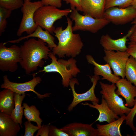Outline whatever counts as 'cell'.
I'll use <instances>...</instances> for the list:
<instances>
[{
	"label": "cell",
	"instance_id": "cell-1",
	"mask_svg": "<svg viewBox=\"0 0 136 136\" xmlns=\"http://www.w3.org/2000/svg\"><path fill=\"white\" fill-rule=\"evenodd\" d=\"M46 43L41 39L31 38L20 46L21 59L19 63L27 74L42 67L48 59L50 50Z\"/></svg>",
	"mask_w": 136,
	"mask_h": 136
},
{
	"label": "cell",
	"instance_id": "cell-2",
	"mask_svg": "<svg viewBox=\"0 0 136 136\" xmlns=\"http://www.w3.org/2000/svg\"><path fill=\"white\" fill-rule=\"evenodd\" d=\"M66 27L63 29L62 26L57 27L54 30V35L58 40V45L52 50L54 55L59 58L65 56L74 58L81 53L83 44L78 33H74L72 30V21L67 17Z\"/></svg>",
	"mask_w": 136,
	"mask_h": 136
},
{
	"label": "cell",
	"instance_id": "cell-3",
	"mask_svg": "<svg viewBox=\"0 0 136 136\" xmlns=\"http://www.w3.org/2000/svg\"><path fill=\"white\" fill-rule=\"evenodd\" d=\"M49 57L51 59V63L44 67L43 69L38 73L44 72L45 73L57 72L61 76L62 83L64 87H68L71 80L76 77L80 72L76 65L77 61L73 58L67 60L57 58L52 52H50Z\"/></svg>",
	"mask_w": 136,
	"mask_h": 136
},
{
	"label": "cell",
	"instance_id": "cell-4",
	"mask_svg": "<svg viewBox=\"0 0 136 136\" xmlns=\"http://www.w3.org/2000/svg\"><path fill=\"white\" fill-rule=\"evenodd\" d=\"M72 11L70 8L61 9L54 6H43L35 12L34 21L37 25L53 33L55 29L54 22L63 16H67Z\"/></svg>",
	"mask_w": 136,
	"mask_h": 136
},
{
	"label": "cell",
	"instance_id": "cell-5",
	"mask_svg": "<svg viewBox=\"0 0 136 136\" xmlns=\"http://www.w3.org/2000/svg\"><path fill=\"white\" fill-rule=\"evenodd\" d=\"M70 18L75 22L72 27L73 32L81 30L95 33L110 23L104 17L96 18L88 15H81L76 9L72 10Z\"/></svg>",
	"mask_w": 136,
	"mask_h": 136
},
{
	"label": "cell",
	"instance_id": "cell-6",
	"mask_svg": "<svg viewBox=\"0 0 136 136\" xmlns=\"http://www.w3.org/2000/svg\"><path fill=\"white\" fill-rule=\"evenodd\" d=\"M99 84L101 89L100 93L110 109L118 116L128 114L131 109L125 106L122 98L116 93V84H109L101 82H99Z\"/></svg>",
	"mask_w": 136,
	"mask_h": 136
},
{
	"label": "cell",
	"instance_id": "cell-7",
	"mask_svg": "<svg viewBox=\"0 0 136 136\" xmlns=\"http://www.w3.org/2000/svg\"><path fill=\"white\" fill-rule=\"evenodd\" d=\"M43 6L40 1L32 2L28 0H24L21 7L22 17L17 33V36H20L24 32L30 34L35 30L38 25L34 21V14L38 8Z\"/></svg>",
	"mask_w": 136,
	"mask_h": 136
},
{
	"label": "cell",
	"instance_id": "cell-8",
	"mask_svg": "<svg viewBox=\"0 0 136 136\" xmlns=\"http://www.w3.org/2000/svg\"><path fill=\"white\" fill-rule=\"evenodd\" d=\"M5 45L2 42L0 43V69L3 72H14L21 60V48L15 45L9 47Z\"/></svg>",
	"mask_w": 136,
	"mask_h": 136
},
{
	"label": "cell",
	"instance_id": "cell-9",
	"mask_svg": "<svg viewBox=\"0 0 136 136\" xmlns=\"http://www.w3.org/2000/svg\"><path fill=\"white\" fill-rule=\"evenodd\" d=\"M32 75L33 78L30 81L23 83H18L10 81L7 76L5 75L3 77L4 83L1 85V87L10 89L20 95L25 94V92L27 91H32L36 94L40 99L49 97L50 95L49 93L41 94L35 91L34 89L35 87L40 83L42 79L39 76L36 77V73L33 74Z\"/></svg>",
	"mask_w": 136,
	"mask_h": 136
},
{
	"label": "cell",
	"instance_id": "cell-10",
	"mask_svg": "<svg viewBox=\"0 0 136 136\" xmlns=\"http://www.w3.org/2000/svg\"><path fill=\"white\" fill-rule=\"evenodd\" d=\"M89 77L92 83V86L85 92L80 94L77 93L75 90V85L79 84L78 80L75 78H73L71 80L69 86L72 91L73 99L72 103L67 107V110L69 111L72 110L78 104L82 102L89 101L92 102L99 103V99L96 96L94 91L97 81L100 79L99 77V76L94 75Z\"/></svg>",
	"mask_w": 136,
	"mask_h": 136
},
{
	"label": "cell",
	"instance_id": "cell-11",
	"mask_svg": "<svg viewBox=\"0 0 136 136\" xmlns=\"http://www.w3.org/2000/svg\"><path fill=\"white\" fill-rule=\"evenodd\" d=\"M103 17L115 25L124 24L136 18V9L131 6L125 8L111 7L105 10Z\"/></svg>",
	"mask_w": 136,
	"mask_h": 136
},
{
	"label": "cell",
	"instance_id": "cell-12",
	"mask_svg": "<svg viewBox=\"0 0 136 136\" xmlns=\"http://www.w3.org/2000/svg\"><path fill=\"white\" fill-rule=\"evenodd\" d=\"M104 60L109 65L114 74L122 78L125 77V70L127 62L130 56L126 51L104 50Z\"/></svg>",
	"mask_w": 136,
	"mask_h": 136
},
{
	"label": "cell",
	"instance_id": "cell-13",
	"mask_svg": "<svg viewBox=\"0 0 136 136\" xmlns=\"http://www.w3.org/2000/svg\"><path fill=\"white\" fill-rule=\"evenodd\" d=\"M136 27V25H133L126 35L117 39H112L107 34L103 35L100 39V44L104 50L125 51L127 48L126 44L128 40L127 38L131 34Z\"/></svg>",
	"mask_w": 136,
	"mask_h": 136
},
{
	"label": "cell",
	"instance_id": "cell-14",
	"mask_svg": "<svg viewBox=\"0 0 136 136\" xmlns=\"http://www.w3.org/2000/svg\"><path fill=\"white\" fill-rule=\"evenodd\" d=\"M117 89L116 93L125 99V106L128 107L133 106L136 97V87L125 78L120 79L115 84Z\"/></svg>",
	"mask_w": 136,
	"mask_h": 136
},
{
	"label": "cell",
	"instance_id": "cell-15",
	"mask_svg": "<svg viewBox=\"0 0 136 136\" xmlns=\"http://www.w3.org/2000/svg\"><path fill=\"white\" fill-rule=\"evenodd\" d=\"M92 124L74 122L68 124L60 129L69 136H97V130L93 127Z\"/></svg>",
	"mask_w": 136,
	"mask_h": 136
},
{
	"label": "cell",
	"instance_id": "cell-16",
	"mask_svg": "<svg viewBox=\"0 0 136 136\" xmlns=\"http://www.w3.org/2000/svg\"><path fill=\"white\" fill-rule=\"evenodd\" d=\"M105 0H81L83 14L96 18H103Z\"/></svg>",
	"mask_w": 136,
	"mask_h": 136
},
{
	"label": "cell",
	"instance_id": "cell-17",
	"mask_svg": "<svg viewBox=\"0 0 136 136\" xmlns=\"http://www.w3.org/2000/svg\"><path fill=\"white\" fill-rule=\"evenodd\" d=\"M92 104L87 102L81 104L87 105L89 107L96 109L98 110L99 114L95 122L98 121L100 122H106L108 123L115 121L119 117L115 114L109 107L106 100L103 97L100 104L94 102H92Z\"/></svg>",
	"mask_w": 136,
	"mask_h": 136
},
{
	"label": "cell",
	"instance_id": "cell-18",
	"mask_svg": "<svg viewBox=\"0 0 136 136\" xmlns=\"http://www.w3.org/2000/svg\"><path fill=\"white\" fill-rule=\"evenodd\" d=\"M87 62L94 66V74L96 76H101L102 80H106L112 83L115 84L120 79L119 76H116L112 73L111 68L108 63L101 65L94 60L92 56L87 55L86 56Z\"/></svg>",
	"mask_w": 136,
	"mask_h": 136
},
{
	"label": "cell",
	"instance_id": "cell-19",
	"mask_svg": "<svg viewBox=\"0 0 136 136\" xmlns=\"http://www.w3.org/2000/svg\"><path fill=\"white\" fill-rule=\"evenodd\" d=\"M11 115L0 112V136H16L20 127Z\"/></svg>",
	"mask_w": 136,
	"mask_h": 136
},
{
	"label": "cell",
	"instance_id": "cell-20",
	"mask_svg": "<svg viewBox=\"0 0 136 136\" xmlns=\"http://www.w3.org/2000/svg\"><path fill=\"white\" fill-rule=\"evenodd\" d=\"M115 121L105 125H96L98 132L97 136H122L121 126L125 120V115L120 116Z\"/></svg>",
	"mask_w": 136,
	"mask_h": 136
},
{
	"label": "cell",
	"instance_id": "cell-21",
	"mask_svg": "<svg viewBox=\"0 0 136 136\" xmlns=\"http://www.w3.org/2000/svg\"><path fill=\"white\" fill-rule=\"evenodd\" d=\"M30 37H36L43 40L47 44V46L51 50H52L57 46L54 42L55 38L51 33L46 30H44L41 27L38 25L35 30L32 33L20 37L17 39L4 43V44L5 45L8 43H18L22 40Z\"/></svg>",
	"mask_w": 136,
	"mask_h": 136
},
{
	"label": "cell",
	"instance_id": "cell-22",
	"mask_svg": "<svg viewBox=\"0 0 136 136\" xmlns=\"http://www.w3.org/2000/svg\"><path fill=\"white\" fill-rule=\"evenodd\" d=\"M14 92L8 89H5L0 92V111L11 115L14 109Z\"/></svg>",
	"mask_w": 136,
	"mask_h": 136
},
{
	"label": "cell",
	"instance_id": "cell-23",
	"mask_svg": "<svg viewBox=\"0 0 136 136\" xmlns=\"http://www.w3.org/2000/svg\"><path fill=\"white\" fill-rule=\"evenodd\" d=\"M25 96V93L20 95L14 93L15 106L11 115L14 120L17 123L19 124L21 128H22V118L24 109L23 107L21 105Z\"/></svg>",
	"mask_w": 136,
	"mask_h": 136
},
{
	"label": "cell",
	"instance_id": "cell-24",
	"mask_svg": "<svg viewBox=\"0 0 136 136\" xmlns=\"http://www.w3.org/2000/svg\"><path fill=\"white\" fill-rule=\"evenodd\" d=\"M24 108L23 114L25 118L29 122H34L37 123V125L39 127L42 126V119L40 117V113L34 105L29 106L26 103L23 104Z\"/></svg>",
	"mask_w": 136,
	"mask_h": 136
},
{
	"label": "cell",
	"instance_id": "cell-25",
	"mask_svg": "<svg viewBox=\"0 0 136 136\" xmlns=\"http://www.w3.org/2000/svg\"><path fill=\"white\" fill-rule=\"evenodd\" d=\"M125 76L127 79L136 87V59L131 56L126 64Z\"/></svg>",
	"mask_w": 136,
	"mask_h": 136
},
{
	"label": "cell",
	"instance_id": "cell-26",
	"mask_svg": "<svg viewBox=\"0 0 136 136\" xmlns=\"http://www.w3.org/2000/svg\"><path fill=\"white\" fill-rule=\"evenodd\" d=\"M24 0H0V7L11 11L21 8Z\"/></svg>",
	"mask_w": 136,
	"mask_h": 136
},
{
	"label": "cell",
	"instance_id": "cell-27",
	"mask_svg": "<svg viewBox=\"0 0 136 136\" xmlns=\"http://www.w3.org/2000/svg\"><path fill=\"white\" fill-rule=\"evenodd\" d=\"M133 0H105V10L109 8L118 6L125 8L130 6Z\"/></svg>",
	"mask_w": 136,
	"mask_h": 136
},
{
	"label": "cell",
	"instance_id": "cell-28",
	"mask_svg": "<svg viewBox=\"0 0 136 136\" xmlns=\"http://www.w3.org/2000/svg\"><path fill=\"white\" fill-rule=\"evenodd\" d=\"M12 11L0 7V36L5 31L7 22L6 19L10 16Z\"/></svg>",
	"mask_w": 136,
	"mask_h": 136
},
{
	"label": "cell",
	"instance_id": "cell-29",
	"mask_svg": "<svg viewBox=\"0 0 136 136\" xmlns=\"http://www.w3.org/2000/svg\"><path fill=\"white\" fill-rule=\"evenodd\" d=\"M136 114V97L135 98L133 108L131 109L129 112L126 116L125 119L126 124L129 126L133 131L136 130V128L133 124L134 118Z\"/></svg>",
	"mask_w": 136,
	"mask_h": 136
},
{
	"label": "cell",
	"instance_id": "cell-30",
	"mask_svg": "<svg viewBox=\"0 0 136 136\" xmlns=\"http://www.w3.org/2000/svg\"><path fill=\"white\" fill-rule=\"evenodd\" d=\"M30 122L27 121L24 123L25 127L24 136H33L35 133L41 127L34 125Z\"/></svg>",
	"mask_w": 136,
	"mask_h": 136
},
{
	"label": "cell",
	"instance_id": "cell-31",
	"mask_svg": "<svg viewBox=\"0 0 136 136\" xmlns=\"http://www.w3.org/2000/svg\"><path fill=\"white\" fill-rule=\"evenodd\" d=\"M49 136H69L66 133L60 129L57 128L52 125H50Z\"/></svg>",
	"mask_w": 136,
	"mask_h": 136
},
{
	"label": "cell",
	"instance_id": "cell-32",
	"mask_svg": "<svg viewBox=\"0 0 136 136\" xmlns=\"http://www.w3.org/2000/svg\"><path fill=\"white\" fill-rule=\"evenodd\" d=\"M66 4H69L70 8L72 10L76 9L78 11L82 12L81 6V0H63Z\"/></svg>",
	"mask_w": 136,
	"mask_h": 136
},
{
	"label": "cell",
	"instance_id": "cell-33",
	"mask_svg": "<svg viewBox=\"0 0 136 136\" xmlns=\"http://www.w3.org/2000/svg\"><path fill=\"white\" fill-rule=\"evenodd\" d=\"M128 44L126 51L130 56L136 59V42L130 41Z\"/></svg>",
	"mask_w": 136,
	"mask_h": 136
},
{
	"label": "cell",
	"instance_id": "cell-34",
	"mask_svg": "<svg viewBox=\"0 0 136 136\" xmlns=\"http://www.w3.org/2000/svg\"><path fill=\"white\" fill-rule=\"evenodd\" d=\"M44 6L50 5L58 8L62 5L61 0H40Z\"/></svg>",
	"mask_w": 136,
	"mask_h": 136
},
{
	"label": "cell",
	"instance_id": "cell-35",
	"mask_svg": "<svg viewBox=\"0 0 136 136\" xmlns=\"http://www.w3.org/2000/svg\"><path fill=\"white\" fill-rule=\"evenodd\" d=\"M50 125L43 124L38 129L37 133L36 136H49Z\"/></svg>",
	"mask_w": 136,
	"mask_h": 136
},
{
	"label": "cell",
	"instance_id": "cell-36",
	"mask_svg": "<svg viewBox=\"0 0 136 136\" xmlns=\"http://www.w3.org/2000/svg\"><path fill=\"white\" fill-rule=\"evenodd\" d=\"M129 38L130 41L136 42V27Z\"/></svg>",
	"mask_w": 136,
	"mask_h": 136
},
{
	"label": "cell",
	"instance_id": "cell-37",
	"mask_svg": "<svg viewBox=\"0 0 136 136\" xmlns=\"http://www.w3.org/2000/svg\"><path fill=\"white\" fill-rule=\"evenodd\" d=\"M130 6L136 9V0H133Z\"/></svg>",
	"mask_w": 136,
	"mask_h": 136
},
{
	"label": "cell",
	"instance_id": "cell-38",
	"mask_svg": "<svg viewBox=\"0 0 136 136\" xmlns=\"http://www.w3.org/2000/svg\"><path fill=\"white\" fill-rule=\"evenodd\" d=\"M131 23L133 25H136V18L131 21Z\"/></svg>",
	"mask_w": 136,
	"mask_h": 136
},
{
	"label": "cell",
	"instance_id": "cell-39",
	"mask_svg": "<svg viewBox=\"0 0 136 136\" xmlns=\"http://www.w3.org/2000/svg\"><path fill=\"white\" fill-rule=\"evenodd\" d=\"M29 0V1H31V0Z\"/></svg>",
	"mask_w": 136,
	"mask_h": 136
},
{
	"label": "cell",
	"instance_id": "cell-40",
	"mask_svg": "<svg viewBox=\"0 0 136 136\" xmlns=\"http://www.w3.org/2000/svg\"><path fill=\"white\" fill-rule=\"evenodd\" d=\"M135 116H136V115H135Z\"/></svg>",
	"mask_w": 136,
	"mask_h": 136
}]
</instances>
